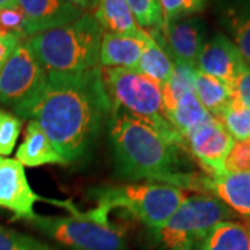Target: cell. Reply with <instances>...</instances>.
<instances>
[{
  "mask_svg": "<svg viewBox=\"0 0 250 250\" xmlns=\"http://www.w3.org/2000/svg\"><path fill=\"white\" fill-rule=\"evenodd\" d=\"M22 42L21 38L13 35V34H6V32H0V70L3 68V65L11 57V54L16 52L20 43Z\"/></svg>",
  "mask_w": 250,
  "mask_h": 250,
  "instance_id": "4dcf8cb0",
  "label": "cell"
},
{
  "mask_svg": "<svg viewBox=\"0 0 250 250\" xmlns=\"http://www.w3.org/2000/svg\"><path fill=\"white\" fill-rule=\"evenodd\" d=\"M167 121L187 142V138L197 126L208 121L211 116L206 110L195 95V90H189L177 100V103L164 113Z\"/></svg>",
  "mask_w": 250,
  "mask_h": 250,
  "instance_id": "d6986e66",
  "label": "cell"
},
{
  "mask_svg": "<svg viewBox=\"0 0 250 250\" xmlns=\"http://www.w3.org/2000/svg\"><path fill=\"white\" fill-rule=\"evenodd\" d=\"M227 171H250V138L233 143L225 160Z\"/></svg>",
  "mask_w": 250,
  "mask_h": 250,
  "instance_id": "f546056e",
  "label": "cell"
},
{
  "mask_svg": "<svg viewBox=\"0 0 250 250\" xmlns=\"http://www.w3.org/2000/svg\"><path fill=\"white\" fill-rule=\"evenodd\" d=\"M0 250H60L34 236L0 225Z\"/></svg>",
  "mask_w": 250,
  "mask_h": 250,
  "instance_id": "484cf974",
  "label": "cell"
},
{
  "mask_svg": "<svg viewBox=\"0 0 250 250\" xmlns=\"http://www.w3.org/2000/svg\"><path fill=\"white\" fill-rule=\"evenodd\" d=\"M102 68L47 74V81L24 118L35 120L56 152L70 164L85 157L111 114Z\"/></svg>",
  "mask_w": 250,
  "mask_h": 250,
  "instance_id": "6da1fadb",
  "label": "cell"
},
{
  "mask_svg": "<svg viewBox=\"0 0 250 250\" xmlns=\"http://www.w3.org/2000/svg\"><path fill=\"white\" fill-rule=\"evenodd\" d=\"M46 81L47 74L43 67L22 41L0 70V103L24 118Z\"/></svg>",
  "mask_w": 250,
  "mask_h": 250,
  "instance_id": "ba28073f",
  "label": "cell"
},
{
  "mask_svg": "<svg viewBox=\"0 0 250 250\" xmlns=\"http://www.w3.org/2000/svg\"><path fill=\"white\" fill-rule=\"evenodd\" d=\"M21 120L16 114L0 108V156H10L21 132Z\"/></svg>",
  "mask_w": 250,
  "mask_h": 250,
  "instance_id": "83f0119b",
  "label": "cell"
},
{
  "mask_svg": "<svg viewBox=\"0 0 250 250\" xmlns=\"http://www.w3.org/2000/svg\"><path fill=\"white\" fill-rule=\"evenodd\" d=\"M108 213L107 207L96 206L68 217L36 214L28 224L70 250H128L124 235L108 223Z\"/></svg>",
  "mask_w": 250,
  "mask_h": 250,
  "instance_id": "5b68a950",
  "label": "cell"
},
{
  "mask_svg": "<svg viewBox=\"0 0 250 250\" xmlns=\"http://www.w3.org/2000/svg\"><path fill=\"white\" fill-rule=\"evenodd\" d=\"M195 95L211 117L221 114L233 96V89L211 75L199 71L195 74Z\"/></svg>",
  "mask_w": 250,
  "mask_h": 250,
  "instance_id": "44dd1931",
  "label": "cell"
},
{
  "mask_svg": "<svg viewBox=\"0 0 250 250\" xmlns=\"http://www.w3.org/2000/svg\"><path fill=\"white\" fill-rule=\"evenodd\" d=\"M102 74L113 107L142 118L167 139L185 146V139L164 116L161 85L128 68H102Z\"/></svg>",
  "mask_w": 250,
  "mask_h": 250,
  "instance_id": "8992f818",
  "label": "cell"
},
{
  "mask_svg": "<svg viewBox=\"0 0 250 250\" xmlns=\"http://www.w3.org/2000/svg\"><path fill=\"white\" fill-rule=\"evenodd\" d=\"M246 67L239 49L224 34H215L206 41L196 62L199 71L223 81L232 89Z\"/></svg>",
  "mask_w": 250,
  "mask_h": 250,
  "instance_id": "7c38bea8",
  "label": "cell"
},
{
  "mask_svg": "<svg viewBox=\"0 0 250 250\" xmlns=\"http://www.w3.org/2000/svg\"><path fill=\"white\" fill-rule=\"evenodd\" d=\"M233 215L232 210L213 195H192L156 233L166 250H195L215 225Z\"/></svg>",
  "mask_w": 250,
  "mask_h": 250,
  "instance_id": "52a82bcc",
  "label": "cell"
},
{
  "mask_svg": "<svg viewBox=\"0 0 250 250\" xmlns=\"http://www.w3.org/2000/svg\"><path fill=\"white\" fill-rule=\"evenodd\" d=\"M108 139L117 171L126 179H147L184 190L202 189L203 177L181 170L182 145L167 139L150 124L123 108L113 107Z\"/></svg>",
  "mask_w": 250,
  "mask_h": 250,
  "instance_id": "7a4b0ae2",
  "label": "cell"
},
{
  "mask_svg": "<svg viewBox=\"0 0 250 250\" xmlns=\"http://www.w3.org/2000/svg\"><path fill=\"white\" fill-rule=\"evenodd\" d=\"M126 3L143 29L149 28L152 31L163 27L159 0H126Z\"/></svg>",
  "mask_w": 250,
  "mask_h": 250,
  "instance_id": "4316f807",
  "label": "cell"
},
{
  "mask_svg": "<svg viewBox=\"0 0 250 250\" xmlns=\"http://www.w3.org/2000/svg\"><path fill=\"white\" fill-rule=\"evenodd\" d=\"M217 10L221 25L250 65V0H217Z\"/></svg>",
  "mask_w": 250,
  "mask_h": 250,
  "instance_id": "9a60e30c",
  "label": "cell"
},
{
  "mask_svg": "<svg viewBox=\"0 0 250 250\" xmlns=\"http://www.w3.org/2000/svg\"><path fill=\"white\" fill-rule=\"evenodd\" d=\"M217 120L224 125L235 142L246 141L250 138V108L246 107L235 95L221 114L217 117Z\"/></svg>",
  "mask_w": 250,
  "mask_h": 250,
  "instance_id": "cb8c5ba5",
  "label": "cell"
},
{
  "mask_svg": "<svg viewBox=\"0 0 250 250\" xmlns=\"http://www.w3.org/2000/svg\"><path fill=\"white\" fill-rule=\"evenodd\" d=\"M62 1L74 4V6H77L82 10H88L92 9V7H96L99 0H62Z\"/></svg>",
  "mask_w": 250,
  "mask_h": 250,
  "instance_id": "d6a6232c",
  "label": "cell"
},
{
  "mask_svg": "<svg viewBox=\"0 0 250 250\" xmlns=\"http://www.w3.org/2000/svg\"><path fill=\"white\" fill-rule=\"evenodd\" d=\"M17 4L27 18L29 38L67 25L85 13V10L62 0H17Z\"/></svg>",
  "mask_w": 250,
  "mask_h": 250,
  "instance_id": "4fadbf2b",
  "label": "cell"
},
{
  "mask_svg": "<svg viewBox=\"0 0 250 250\" xmlns=\"http://www.w3.org/2000/svg\"><path fill=\"white\" fill-rule=\"evenodd\" d=\"M89 195L98 206H104L110 211L123 208L154 232L164 227L189 196L188 190L159 182L103 185L92 188Z\"/></svg>",
  "mask_w": 250,
  "mask_h": 250,
  "instance_id": "277c9868",
  "label": "cell"
},
{
  "mask_svg": "<svg viewBox=\"0 0 250 250\" xmlns=\"http://www.w3.org/2000/svg\"><path fill=\"white\" fill-rule=\"evenodd\" d=\"M143 41L103 31L99 49V67L136 70L142 56Z\"/></svg>",
  "mask_w": 250,
  "mask_h": 250,
  "instance_id": "e0dca14e",
  "label": "cell"
},
{
  "mask_svg": "<svg viewBox=\"0 0 250 250\" xmlns=\"http://www.w3.org/2000/svg\"><path fill=\"white\" fill-rule=\"evenodd\" d=\"M16 160L24 167H41L47 164H65L56 152L52 142L46 136L41 125L35 120H29L25 128L24 141L18 146Z\"/></svg>",
  "mask_w": 250,
  "mask_h": 250,
  "instance_id": "ac0fdd59",
  "label": "cell"
},
{
  "mask_svg": "<svg viewBox=\"0 0 250 250\" xmlns=\"http://www.w3.org/2000/svg\"><path fill=\"white\" fill-rule=\"evenodd\" d=\"M174 62L172 72L168 81L163 85V107L164 113L170 110L184 93L195 90V74L196 67L185 62Z\"/></svg>",
  "mask_w": 250,
  "mask_h": 250,
  "instance_id": "603a6c76",
  "label": "cell"
},
{
  "mask_svg": "<svg viewBox=\"0 0 250 250\" xmlns=\"http://www.w3.org/2000/svg\"><path fill=\"white\" fill-rule=\"evenodd\" d=\"M147 32L172 62L196 67L199 54L206 43L207 32L202 18H184Z\"/></svg>",
  "mask_w": 250,
  "mask_h": 250,
  "instance_id": "30bf717a",
  "label": "cell"
},
{
  "mask_svg": "<svg viewBox=\"0 0 250 250\" xmlns=\"http://www.w3.org/2000/svg\"><path fill=\"white\" fill-rule=\"evenodd\" d=\"M188 147L210 178L225 172V160L235 141L224 125L211 117L187 138Z\"/></svg>",
  "mask_w": 250,
  "mask_h": 250,
  "instance_id": "8fae6325",
  "label": "cell"
},
{
  "mask_svg": "<svg viewBox=\"0 0 250 250\" xmlns=\"http://www.w3.org/2000/svg\"><path fill=\"white\" fill-rule=\"evenodd\" d=\"M0 32L13 34L21 39L29 38L28 35L27 18L22 10L17 7L10 9H0Z\"/></svg>",
  "mask_w": 250,
  "mask_h": 250,
  "instance_id": "f1b7e54d",
  "label": "cell"
},
{
  "mask_svg": "<svg viewBox=\"0 0 250 250\" xmlns=\"http://www.w3.org/2000/svg\"><path fill=\"white\" fill-rule=\"evenodd\" d=\"M233 95L241 100L242 103L250 108V65L245 68L241 77L238 78L233 86Z\"/></svg>",
  "mask_w": 250,
  "mask_h": 250,
  "instance_id": "1f68e13d",
  "label": "cell"
},
{
  "mask_svg": "<svg viewBox=\"0 0 250 250\" xmlns=\"http://www.w3.org/2000/svg\"><path fill=\"white\" fill-rule=\"evenodd\" d=\"M17 6V0H0V9H10Z\"/></svg>",
  "mask_w": 250,
  "mask_h": 250,
  "instance_id": "836d02e7",
  "label": "cell"
},
{
  "mask_svg": "<svg viewBox=\"0 0 250 250\" xmlns=\"http://www.w3.org/2000/svg\"><path fill=\"white\" fill-rule=\"evenodd\" d=\"M172 67L174 62L168 54L154 42V39L147 32V36L143 41L142 56L135 71L141 72L163 86L171 77Z\"/></svg>",
  "mask_w": 250,
  "mask_h": 250,
  "instance_id": "7402d4cb",
  "label": "cell"
},
{
  "mask_svg": "<svg viewBox=\"0 0 250 250\" xmlns=\"http://www.w3.org/2000/svg\"><path fill=\"white\" fill-rule=\"evenodd\" d=\"M207 0H159L163 25L193 17L205 9Z\"/></svg>",
  "mask_w": 250,
  "mask_h": 250,
  "instance_id": "d4e9b609",
  "label": "cell"
},
{
  "mask_svg": "<svg viewBox=\"0 0 250 250\" xmlns=\"http://www.w3.org/2000/svg\"><path fill=\"white\" fill-rule=\"evenodd\" d=\"M39 200L64 207L71 214L78 213L75 206L67 200H50L36 195L28 182L24 166L16 159L0 156V208L11 211L16 220L29 221L36 215L34 206Z\"/></svg>",
  "mask_w": 250,
  "mask_h": 250,
  "instance_id": "9c48e42d",
  "label": "cell"
},
{
  "mask_svg": "<svg viewBox=\"0 0 250 250\" xmlns=\"http://www.w3.org/2000/svg\"><path fill=\"white\" fill-rule=\"evenodd\" d=\"M199 250H250V225L241 221H223L199 245Z\"/></svg>",
  "mask_w": 250,
  "mask_h": 250,
  "instance_id": "ffe728a7",
  "label": "cell"
},
{
  "mask_svg": "<svg viewBox=\"0 0 250 250\" xmlns=\"http://www.w3.org/2000/svg\"><path fill=\"white\" fill-rule=\"evenodd\" d=\"M93 17L104 32L141 41L147 36V31L138 24L126 0H99Z\"/></svg>",
  "mask_w": 250,
  "mask_h": 250,
  "instance_id": "2e32d148",
  "label": "cell"
},
{
  "mask_svg": "<svg viewBox=\"0 0 250 250\" xmlns=\"http://www.w3.org/2000/svg\"><path fill=\"white\" fill-rule=\"evenodd\" d=\"M103 29L89 13L67 25L53 28L27 39L46 74H77L99 67Z\"/></svg>",
  "mask_w": 250,
  "mask_h": 250,
  "instance_id": "3957f363",
  "label": "cell"
},
{
  "mask_svg": "<svg viewBox=\"0 0 250 250\" xmlns=\"http://www.w3.org/2000/svg\"><path fill=\"white\" fill-rule=\"evenodd\" d=\"M202 189L213 193L232 211L250 218V171H225L218 177H205Z\"/></svg>",
  "mask_w": 250,
  "mask_h": 250,
  "instance_id": "5bb4252c",
  "label": "cell"
}]
</instances>
